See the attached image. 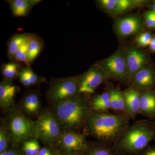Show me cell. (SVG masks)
I'll return each mask as SVG.
<instances>
[{
    "label": "cell",
    "mask_w": 155,
    "mask_h": 155,
    "mask_svg": "<svg viewBox=\"0 0 155 155\" xmlns=\"http://www.w3.org/2000/svg\"><path fill=\"white\" fill-rule=\"evenodd\" d=\"M127 119L121 115L95 113L91 114L85 125V133L101 141L119 140L127 130Z\"/></svg>",
    "instance_id": "6da1fadb"
},
{
    "label": "cell",
    "mask_w": 155,
    "mask_h": 155,
    "mask_svg": "<svg viewBox=\"0 0 155 155\" xmlns=\"http://www.w3.org/2000/svg\"><path fill=\"white\" fill-rule=\"evenodd\" d=\"M91 110L86 98L77 95L55 103L52 112L61 128L72 130L85 125Z\"/></svg>",
    "instance_id": "7a4b0ae2"
},
{
    "label": "cell",
    "mask_w": 155,
    "mask_h": 155,
    "mask_svg": "<svg viewBox=\"0 0 155 155\" xmlns=\"http://www.w3.org/2000/svg\"><path fill=\"white\" fill-rule=\"evenodd\" d=\"M155 137L154 127L145 122H137L128 127L119 140V146L129 152L144 149Z\"/></svg>",
    "instance_id": "3957f363"
},
{
    "label": "cell",
    "mask_w": 155,
    "mask_h": 155,
    "mask_svg": "<svg viewBox=\"0 0 155 155\" xmlns=\"http://www.w3.org/2000/svg\"><path fill=\"white\" fill-rule=\"evenodd\" d=\"M36 121H33L22 114H15L10 118L7 129L10 141L14 144L35 138Z\"/></svg>",
    "instance_id": "277c9868"
},
{
    "label": "cell",
    "mask_w": 155,
    "mask_h": 155,
    "mask_svg": "<svg viewBox=\"0 0 155 155\" xmlns=\"http://www.w3.org/2000/svg\"><path fill=\"white\" fill-rule=\"evenodd\" d=\"M36 123L35 138L45 143L57 141L62 134L61 125L52 111L43 112Z\"/></svg>",
    "instance_id": "5b68a950"
},
{
    "label": "cell",
    "mask_w": 155,
    "mask_h": 155,
    "mask_svg": "<svg viewBox=\"0 0 155 155\" xmlns=\"http://www.w3.org/2000/svg\"><path fill=\"white\" fill-rule=\"evenodd\" d=\"M78 80L74 77L60 78L54 81L47 93L48 98L57 103L78 95Z\"/></svg>",
    "instance_id": "8992f818"
},
{
    "label": "cell",
    "mask_w": 155,
    "mask_h": 155,
    "mask_svg": "<svg viewBox=\"0 0 155 155\" xmlns=\"http://www.w3.org/2000/svg\"><path fill=\"white\" fill-rule=\"evenodd\" d=\"M101 69L106 76L115 78H126L127 67L126 55L119 50L101 63Z\"/></svg>",
    "instance_id": "52a82bcc"
},
{
    "label": "cell",
    "mask_w": 155,
    "mask_h": 155,
    "mask_svg": "<svg viewBox=\"0 0 155 155\" xmlns=\"http://www.w3.org/2000/svg\"><path fill=\"white\" fill-rule=\"evenodd\" d=\"M105 77V74L101 68L92 67L78 80L79 93H93Z\"/></svg>",
    "instance_id": "ba28073f"
},
{
    "label": "cell",
    "mask_w": 155,
    "mask_h": 155,
    "mask_svg": "<svg viewBox=\"0 0 155 155\" xmlns=\"http://www.w3.org/2000/svg\"><path fill=\"white\" fill-rule=\"evenodd\" d=\"M57 141L62 148L68 151L80 150L87 146L84 135L73 130H66L61 134Z\"/></svg>",
    "instance_id": "9c48e42d"
},
{
    "label": "cell",
    "mask_w": 155,
    "mask_h": 155,
    "mask_svg": "<svg viewBox=\"0 0 155 155\" xmlns=\"http://www.w3.org/2000/svg\"><path fill=\"white\" fill-rule=\"evenodd\" d=\"M127 71L126 78H132L136 73L145 67L146 54L135 47L129 48L126 53Z\"/></svg>",
    "instance_id": "30bf717a"
},
{
    "label": "cell",
    "mask_w": 155,
    "mask_h": 155,
    "mask_svg": "<svg viewBox=\"0 0 155 155\" xmlns=\"http://www.w3.org/2000/svg\"><path fill=\"white\" fill-rule=\"evenodd\" d=\"M142 22L137 16L120 18L115 23L116 33L121 38H125L137 33L141 29Z\"/></svg>",
    "instance_id": "8fae6325"
},
{
    "label": "cell",
    "mask_w": 155,
    "mask_h": 155,
    "mask_svg": "<svg viewBox=\"0 0 155 155\" xmlns=\"http://www.w3.org/2000/svg\"><path fill=\"white\" fill-rule=\"evenodd\" d=\"M125 101V111L130 117L134 118L139 113L140 92L135 87L126 89L122 92Z\"/></svg>",
    "instance_id": "7c38bea8"
},
{
    "label": "cell",
    "mask_w": 155,
    "mask_h": 155,
    "mask_svg": "<svg viewBox=\"0 0 155 155\" xmlns=\"http://www.w3.org/2000/svg\"><path fill=\"white\" fill-rule=\"evenodd\" d=\"M132 79L134 87L146 90L154 84V71L150 67H144L137 72Z\"/></svg>",
    "instance_id": "4fadbf2b"
},
{
    "label": "cell",
    "mask_w": 155,
    "mask_h": 155,
    "mask_svg": "<svg viewBox=\"0 0 155 155\" xmlns=\"http://www.w3.org/2000/svg\"><path fill=\"white\" fill-rule=\"evenodd\" d=\"M18 88L11 81L4 80L0 83V105L3 109L10 108L14 104Z\"/></svg>",
    "instance_id": "5bb4252c"
},
{
    "label": "cell",
    "mask_w": 155,
    "mask_h": 155,
    "mask_svg": "<svg viewBox=\"0 0 155 155\" xmlns=\"http://www.w3.org/2000/svg\"><path fill=\"white\" fill-rule=\"evenodd\" d=\"M139 113L148 117L155 116V92L146 90L141 93L139 101Z\"/></svg>",
    "instance_id": "9a60e30c"
},
{
    "label": "cell",
    "mask_w": 155,
    "mask_h": 155,
    "mask_svg": "<svg viewBox=\"0 0 155 155\" xmlns=\"http://www.w3.org/2000/svg\"><path fill=\"white\" fill-rule=\"evenodd\" d=\"M39 0H13L9 1L11 11L16 17H25L31 8L40 2Z\"/></svg>",
    "instance_id": "2e32d148"
},
{
    "label": "cell",
    "mask_w": 155,
    "mask_h": 155,
    "mask_svg": "<svg viewBox=\"0 0 155 155\" xmlns=\"http://www.w3.org/2000/svg\"><path fill=\"white\" fill-rule=\"evenodd\" d=\"M22 107L25 112L29 115H34L38 113L41 102L36 92H30L25 95L22 101Z\"/></svg>",
    "instance_id": "e0dca14e"
},
{
    "label": "cell",
    "mask_w": 155,
    "mask_h": 155,
    "mask_svg": "<svg viewBox=\"0 0 155 155\" xmlns=\"http://www.w3.org/2000/svg\"><path fill=\"white\" fill-rule=\"evenodd\" d=\"M31 35L29 34H18L15 35L9 40L8 44V57L12 60L16 52L19 48L28 41Z\"/></svg>",
    "instance_id": "ac0fdd59"
},
{
    "label": "cell",
    "mask_w": 155,
    "mask_h": 155,
    "mask_svg": "<svg viewBox=\"0 0 155 155\" xmlns=\"http://www.w3.org/2000/svg\"><path fill=\"white\" fill-rule=\"evenodd\" d=\"M90 105L91 110L97 113H104L110 110L111 106L109 93H103L95 96L92 100Z\"/></svg>",
    "instance_id": "d6986e66"
},
{
    "label": "cell",
    "mask_w": 155,
    "mask_h": 155,
    "mask_svg": "<svg viewBox=\"0 0 155 155\" xmlns=\"http://www.w3.org/2000/svg\"><path fill=\"white\" fill-rule=\"evenodd\" d=\"M43 48V42L41 39L31 35L28 46V60L30 66L41 52Z\"/></svg>",
    "instance_id": "ffe728a7"
},
{
    "label": "cell",
    "mask_w": 155,
    "mask_h": 155,
    "mask_svg": "<svg viewBox=\"0 0 155 155\" xmlns=\"http://www.w3.org/2000/svg\"><path fill=\"white\" fill-rule=\"evenodd\" d=\"M18 77L20 82L25 87L35 85L40 81L39 78L29 67L22 68Z\"/></svg>",
    "instance_id": "44dd1931"
},
{
    "label": "cell",
    "mask_w": 155,
    "mask_h": 155,
    "mask_svg": "<svg viewBox=\"0 0 155 155\" xmlns=\"http://www.w3.org/2000/svg\"><path fill=\"white\" fill-rule=\"evenodd\" d=\"M108 93L111 108L116 111H125V101L122 93L115 88L111 89Z\"/></svg>",
    "instance_id": "7402d4cb"
},
{
    "label": "cell",
    "mask_w": 155,
    "mask_h": 155,
    "mask_svg": "<svg viewBox=\"0 0 155 155\" xmlns=\"http://www.w3.org/2000/svg\"><path fill=\"white\" fill-rule=\"evenodd\" d=\"M21 69L19 63L13 61L3 65L2 67V74L5 80L11 81L12 79L19 76Z\"/></svg>",
    "instance_id": "603a6c76"
},
{
    "label": "cell",
    "mask_w": 155,
    "mask_h": 155,
    "mask_svg": "<svg viewBox=\"0 0 155 155\" xmlns=\"http://www.w3.org/2000/svg\"><path fill=\"white\" fill-rule=\"evenodd\" d=\"M29 40L19 48L15 53L12 60L14 62L19 64L22 63L25 64L26 67H30L28 60V46Z\"/></svg>",
    "instance_id": "cb8c5ba5"
},
{
    "label": "cell",
    "mask_w": 155,
    "mask_h": 155,
    "mask_svg": "<svg viewBox=\"0 0 155 155\" xmlns=\"http://www.w3.org/2000/svg\"><path fill=\"white\" fill-rule=\"evenodd\" d=\"M22 150L26 155H37L40 150V146L37 139H31L24 142Z\"/></svg>",
    "instance_id": "d4e9b609"
},
{
    "label": "cell",
    "mask_w": 155,
    "mask_h": 155,
    "mask_svg": "<svg viewBox=\"0 0 155 155\" xmlns=\"http://www.w3.org/2000/svg\"><path fill=\"white\" fill-rule=\"evenodd\" d=\"M117 8L116 13H120L125 12L134 8L136 6L139 5L143 1H131V0H116Z\"/></svg>",
    "instance_id": "484cf974"
},
{
    "label": "cell",
    "mask_w": 155,
    "mask_h": 155,
    "mask_svg": "<svg viewBox=\"0 0 155 155\" xmlns=\"http://www.w3.org/2000/svg\"><path fill=\"white\" fill-rule=\"evenodd\" d=\"M10 141V138L8 130L5 127L1 126L0 128V152H4L5 151L8 143Z\"/></svg>",
    "instance_id": "4316f807"
},
{
    "label": "cell",
    "mask_w": 155,
    "mask_h": 155,
    "mask_svg": "<svg viewBox=\"0 0 155 155\" xmlns=\"http://www.w3.org/2000/svg\"><path fill=\"white\" fill-rule=\"evenodd\" d=\"M153 37L149 32H144L140 34L136 38V42L139 46L142 47L149 46Z\"/></svg>",
    "instance_id": "83f0119b"
},
{
    "label": "cell",
    "mask_w": 155,
    "mask_h": 155,
    "mask_svg": "<svg viewBox=\"0 0 155 155\" xmlns=\"http://www.w3.org/2000/svg\"><path fill=\"white\" fill-rule=\"evenodd\" d=\"M98 3L103 8L109 12L116 13L118 6L116 0H100Z\"/></svg>",
    "instance_id": "f1b7e54d"
},
{
    "label": "cell",
    "mask_w": 155,
    "mask_h": 155,
    "mask_svg": "<svg viewBox=\"0 0 155 155\" xmlns=\"http://www.w3.org/2000/svg\"><path fill=\"white\" fill-rule=\"evenodd\" d=\"M89 155H110L108 150L103 148L96 149L90 153Z\"/></svg>",
    "instance_id": "f546056e"
},
{
    "label": "cell",
    "mask_w": 155,
    "mask_h": 155,
    "mask_svg": "<svg viewBox=\"0 0 155 155\" xmlns=\"http://www.w3.org/2000/svg\"><path fill=\"white\" fill-rule=\"evenodd\" d=\"M145 21L147 26L150 28H155L154 23L152 18L150 15L149 11L147 12L145 15Z\"/></svg>",
    "instance_id": "4dcf8cb0"
},
{
    "label": "cell",
    "mask_w": 155,
    "mask_h": 155,
    "mask_svg": "<svg viewBox=\"0 0 155 155\" xmlns=\"http://www.w3.org/2000/svg\"><path fill=\"white\" fill-rule=\"evenodd\" d=\"M37 155H52V153L48 148L44 147L40 150Z\"/></svg>",
    "instance_id": "1f68e13d"
},
{
    "label": "cell",
    "mask_w": 155,
    "mask_h": 155,
    "mask_svg": "<svg viewBox=\"0 0 155 155\" xmlns=\"http://www.w3.org/2000/svg\"><path fill=\"white\" fill-rule=\"evenodd\" d=\"M141 155H155V146L149 148Z\"/></svg>",
    "instance_id": "d6a6232c"
},
{
    "label": "cell",
    "mask_w": 155,
    "mask_h": 155,
    "mask_svg": "<svg viewBox=\"0 0 155 155\" xmlns=\"http://www.w3.org/2000/svg\"><path fill=\"white\" fill-rule=\"evenodd\" d=\"M150 49L152 51L155 52V36L153 37L149 45Z\"/></svg>",
    "instance_id": "836d02e7"
},
{
    "label": "cell",
    "mask_w": 155,
    "mask_h": 155,
    "mask_svg": "<svg viewBox=\"0 0 155 155\" xmlns=\"http://www.w3.org/2000/svg\"><path fill=\"white\" fill-rule=\"evenodd\" d=\"M0 155H20L19 153L11 150L5 151L4 152L1 153Z\"/></svg>",
    "instance_id": "e575fe53"
},
{
    "label": "cell",
    "mask_w": 155,
    "mask_h": 155,
    "mask_svg": "<svg viewBox=\"0 0 155 155\" xmlns=\"http://www.w3.org/2000/svg\"><path fill=\"white\" fill-rule=\"evenodd\" d=\"M149 12L150 15L151 17L152 18L153 21L155 26V12L152 11H149Z\"/></svg>",
    "instance_id": "d590c367"
},
{
    "label": "cell",
    "mask_w": 155,
    "mask_h": 155,
    "mask_svg": "<svg viewBox=\"0 0 155 155\" xmlns=\"http://www.w3.org/2000/svg\"><path fill=\"white\" fill-rule=\"evenodd\" d=\"M152 11L155 12V3L152 6Z\"/></svg>",
    "instance_id": "8d00e7d4"
}]
</instances>
